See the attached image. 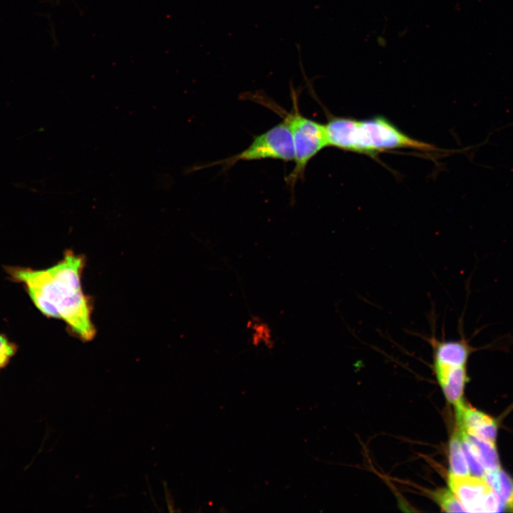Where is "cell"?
<instances>
[{
  "mask_svg": "<svg viewBox=\"0 0 513 513\" xmlns=\"http://www.w3.org/2000/svg\"><path fill=\"white\" fill-rule=\"evenodd\" d=\"M83 256L71 250L56 264L45 269L7 266L10 278L23 284L30 299L48 318L62 320L68 330L83 342L92 341L96 329L92 321V304L82 288Z\"/></svg>",
  "mask_w": 513,
  "mask_h": 513,
  "instance_id": "cell-1",
  "label": "cell"
},
{
  "mask_svg": "<svg viewBox=\"0 0 513 513\" xmlns=\"http://www.w3.org/2000/svg\"><path fill=\"white\" fill-rule=\"evenodd\" d=\"M325 127L328 146L343 150L373 155L401 148L435 150L430 144L406 135L382 116L363 120L330 116Z\"/></svg>",
  "mask_w": 513,
  "mask_h": 513,
  "instance_id": "cell-2",
  "label": "cell"
},
{
  "mask_svg": "<svg viewBox=\"0 0 513 513\" xmlns=\"http://www.w3.org/2000/svg\"><path fill=\"white\" fill-rule=\"evenodd\" d=\"M292 109L290 112L275 103L261 100L279 114L291 134L294 150V167L285 178L293 190L304 177L309 162L323 148L328 146L325 124L308 118L300 113L296 91L291 86Z\"/></svg>",
  "mask_w": 513,
  "mask_h": 513,
  "instance_id": "cell-3",
  "label": "cell"
},
{
  "mask_svg": "<svg viewBox=\"0 0 513 513\" xmlns=\"http://www.w3.org/2000/svg\"><path fill=\"white\" fill-rule=\"evenodd\" d=\"M266 159L294 161V150L291 132L287 125L281 122L264 133L254 137L251 144L242 152L223 160L200 166L197 170L222 166L227 170L241 161Z\"/></svg>",
  "mask_w": 513,
  "mask_h": 513,
  "instance_id": "cell-4",
  "label": "cell"
},
{
  "mask_svg": "<svg viewBox=\"0 0 513 513\" xmlns=\"http://www.w3.org/2000/svg\"><path fill=\"white\" fill-rule=\"evenodd\" d=\"M450 490L469 512H497L502 506L484 477L450 474Z\"/></svg>",
  "mask_w": 513,
  "mask_h": 513,
  "instance_id": "cell-5",
  "label": "cell"
},
{
  "mask_svg": "<svg viewBox=\"0 0 513 513\" xmlns=\"http://www.w3.org/2000/svg\"><path fill=\"white\" fill-rule=\"evenodd\" d=\"M455 408L460 430L495 444L497 428L492 418L463 402Z\"/></svg>",
  "mask_w": 513,
  "mask_h": 513,
  "instance_id": "cell-6",
  "label": "cell"
},
{
  "mask_svg": "<svg viewBox=\"0 0 513 513\" xmlns=\"http://www.w3.org/2000/svg\"><path fill=\"white\" fill-rule=\"evenodd\" d=\"M461 336L457 341L438 340L435 335L425 338L432 348L434 363L452 366H466L470 353L477 349L469 344L462 332Z\"/></svg>",
  "mask_w": 513,
  "mask_h": 513,
  "instance_id": "cell-7",
  "label": "cell"
},
{
  "mask_svg": "<svg viewBox=\"0 0 513 513\" xmlns=\"http://www.w3.org/2000/svg\"><path fill=\"white\" fill-rule=\"evenodd\" d=\"M434 368L449 403L455 406L462 403L464 388L467 380L466 366H452L434 363Z\"/></svg>",
  "mask_w": 513,
  "mask_h": 513,
  "instance_id": "cell-8",
  "label": "cell"
},
{
  "mask_svg": "<svg viewBox=\"0 0 513 513\" xmlns=\"http://www.w3.org/2000/svg\"><path fill=\"white\" fill-rule=\"evenodd\" d=\"M484 478L496 494L503 511L513 512V479L500 467L485 471Z\"/></svg>",
  "mask_w": 513,
  "mask_h": 513,
  "instance_id": "cell-9",
  "label": "cell"
},
{
  "mask_svg": "<svg viewBox=\"0 0 513 513\" xmlns=\"http://www.w3.org/2000/svg\"><path fill=\"white\" fill-rule=\"evenodd\" d=\"M460 437L465 440L485 471L500 467L494 443L472 436L459 430Z\"/></svg>",
  "mask_w": 513,
  "mask_h": 513,
  "instance_id": "cell-10",
  "label": "cell"
},
{
  "mask_svg": "<svg viewBox=\"0 0 513 513\" xmlns=\"http://www.w3.org/2000/svg\"><path fill=\"white\" fill-rule=\"evenodd\" d=\"M450 473L455 475H470L462 449L461 437L457 431L451 437L449 446Z\"/></svg>",
  "mask_w": 513,
  "mask_h": 513,
  "instance_id": "cell-11",
  "label": "cell"
},
{
  "mask_svg": "<svg viewBox=\"0 0 513 513\" xmlns=\"http://www.w3.org/2000/svg\"><path fill=\"white\" fill-rule=\"evenodd\" d=\"M439 505L446 512H463L465 509L450 489H442L437 492L435 495Z\"/></svg>",
  "mask_w": 513,
  "mask_h": 513,
  "instance_id": "cell-12",
  "label": "cell"
},
{
  "mask_svg": "<svg viewBox=\"0 0 513 513\" xmlns=\"http://www.w3.org/2000/svg\"><path fill=\"white\" fill-rule=\"evenodd\" d=\"M17 351L18 346L0 333V372L9 365Z\"/></svg>",
  "mask_w": 513,
  "mask_h": 513,
  "instance_id": "cell-13",
  "label": "cell"
},
{
  "mask_svg": "<svg viewBox=\"0 0 513 513\" xmlns=\"http://www.w3.org/2000/svg\"><path fill=\"white\" fill-rule=\"evenodd\" d=\"M252 328L254 331L252 342L256 346L259 345L261 342L265 343L269 345L271 338L270 329L267 324L262 323H253Z\"/></svg>",
  "mask_w": 513,
  "mask_h": 513,
  "instance_id": "cell-14",
  "label": "cell"
}]
</instances>
